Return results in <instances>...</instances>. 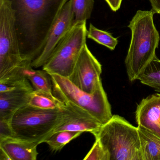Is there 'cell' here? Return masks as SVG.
Segmentation results:
<instances>
[{"label":"cell","instance_id":"obj_1","mask_svg":"<svg viewBox=\"0 0 160 160\" xmlns=\"http://www.w3.org/2000/svg\"><path fill=\"white\" fill-rule=\"evenodd\" d=\"M14 10L21 56L32 62L42 53L51 26L69 0H9Z\"/></svg>","mask_w":160,"mask_h":160},{"label":"cell","instance_id":"obj_2","mask_svg":"<svg viewBox=\"0 0 160 160\" xmlns=\"http://www.w3.org/2000/svg\"><path fill=\"white\" fill-rule=\"evenodd\" d=\"M63 109H42L28 104L18 109L10 122L12 136L40 144L55 129L82 108L71 102Z\"/></svg>","mask_w":160,"mask_h":160},{"label":"cell","instance_id":"obj_3","mask_svg":"<svg viewBox=\"0 0 160 160\" xmlns=\"http://www.w3.org/2000/svg\"><path fill=\"white\" fill-rule=\"evenodd\" d=\"M154 14L152 10H138L128 26L132 32V38L125 64L130 82L137 80L156 57L160 37L153 23Z\"/></svg>","mask_w":160,"mask_h":160},{"label":"cell","instance_id":"obj_4","mask_svg":"<svg viewBox=\"0 0 160 160\" xmlns=\"http://www.w3.org/2000/svg\"><path fill=\"white\" fill-rule=\"evenodd\" d=\"M91 133L107 152L110 160H142L138 127L121 116L113 115Z\"/></svg>","mask_w":160,"mask_h":160},{"label":"cell","instance_id":"obj_5","mask_svg":"<svg viewBox=\"0 0 160 160\" xmlns=\"http://www.w3.org/2000/svg\"><path fill=\"white\" fill-rule=\"evenodd\" d=\"M53 94L63 102H71L88 112L102 124L112 118L111 107L102 84L93 92L83 91L68 78L57 74L50 75Z\"/></svg>","mask_w":160,"mask_h":160},{"label":"cell","instance_id":"obj_6","mask_svg":"<svg viewBox=\"0 0 160 160\" xmlns=\"http://www.w3.org/2000/svg\"><path fill=\"white\" fill-rule=\"evenodd\" d=\"M88 31L87 21L74 23L42 66L43 70L49 75L57 74L68 78L87 44Z\"/></svg>","mask_w":160,"mask_h":160},{"label":"cell","instance_id":"obj_7","mask_svg":"<svg viewBox=\"0 0 160 160\" xmlns=\"http://www.w3.org/2000/svg\"><path fill=\"white\" fill-rule=\"evenodd\" d=\"M23 61L14 12L9 0H0V78L19 67Z\"/></svg>","mask_w":160,"mask_h":160},{"label":"cell","instance_id":"obj_8","mask_svg":"<svg viewBox=\"0 0 160 160\" xmlns=\"http://www.w3.org/2000/svg\"><path fill=\"white\" fill-rule=\"evenodd\" d=\"M102 65L86 44L68 78L83 91L92 93L102 84Z\"/></svg>","mask_w":160,"mask_h":160},{"label":"cell","instance_id":"obj_9","mask_svg":"<svg viewBox=\"0 0 160 160\" xmlns=\"http://www.w3.org/2000/svg\"><path fill=\"white\" fill-rule=\"evenodd\" d=\"M74 18L72 0H69L51 26L42 53L32 62V67L38 68L44 65L57 45L73 25Z\"/></svg>","mask_w":160,"mask_h":160},{"label":"cell","instance_id":"obj_10","mask_svg":"<svg viewBox=\"0 0 160 160\" xmlns=\"http://www.w3.org/2000/svg\"><path fill=\"white\" fill-rule=\"evenodd\" d=\"M138 126L160 137V93H154L141 100L135 111Z\"/></svg>","mask_w":160,"mask_h":160},{"label":"cell","instance_id":"obj_11","mask_svg":"<svg viewBox=\"0 0 160 160\" xmlns=\"http://www.w3.org/2000/svg\"><path fill=\"white\" fill-rule=\"evenodd\" d=\"M37 142L23 140L13 136L0 138V159L36 160L38 155Z\"/></svg>","mask_w":160,"mask_h":160},{"label":"cell","instance_id":"obj_12","mask_svg":"<svg viewBox=\"0 0 160 160\" xmlns=\"http://www.w3.org/2000/svg\"><path fill=\"white\" fill-rule=\"evenodd\" d=\"M32 88H21L0 92V121L10 122L14 114L20 108L29 104Z\"/></svg>","mask_w":160,"mask_h":160},{"label":"cell","instance_id":"obj_13","mask_svg":"<svg viewBox=\"0 0 160 160\" xmlns=\"http://www.w3.org/2000/svg\"><path fill=\"white\" fill-rule=\"evenodd\" d=\"M102 124L88 112L82 109L79 113L57 127L53 133L60 131L88 132H92Z\"/></svg>","mask_w":160,"mask_h":160},{"label":"cell","instance_id":"obj_14","mask_svg":"<svg viewBox=\"0 0 160 160\" xmlns=\"http://www.w3.org/2000/svg\"><path fill=\"white\" fill-rule=\"evenodd\" d=\"M138 127L142 160H160V137L142 126Z\"/></svg>","mask_w":160,"mask_h":160},{"label":"cell","instance_id":"obj_15","mask_svg":"<svg viewBox=\"0 0 160 160\" xmlns=\"http://www.w3.org/2000/svg\"><path fill=\"white\" fill-rule=\"evenodd\" d=\"M29 105L42 109H63L67 107L66 104L54 94L34 90L32 93Z\"/></svg>","mask_w":160,"mask_h":160},{"label":"cell","instance_id":"obj_16","mask_svg":"<svg viewBox=\"0 0 160 160\" xmlns=\"http://www.w3.org/2000/svg\"><path fill=\"white\" fill-rule=\"evenodd\" d=\"M138 80L160 92V60L157 57L149 63Z\"/></svg>","mask_w":160,"mask_h":160},{"label":"cell","instance_id":"obj_17","mask_svg":"<svg viewBox=\"0 0 160 160\" xmlns=\"http://www.w3.org/2000/svg\"><path fill=\"white\" fill-rule=\"evenodd\" d=\"M28 78L34 90L53 94V86L50 75L44 70H34L32 66L28 70Z\"/></svg>","mask_w":160,"mask_h":160},{"label":"cell","instance_id":"obj_18","mask_svg":"<svg viewBox=\"0 0 160 160\" xmlns=\"http://www.w3.org/2000/svg\"><path fill=\"white\" fill-rule=\"evenodd\" d=\"M83 133V132L64 131L54 133L44 141L50 149L53 152L61 150L68 143L77 138Z\"/></svg>","mask_w":160,"mask_h":160},{"label":"cell","instance_id":"obj_19","mask_svg":"<svg viewBox=\"0 0 160 160\" xmlns=\"http://www.w3.org/2000/svg\"><path fill=\"white\" fill-rule=\"evenodd\" d=\"M87 37L111 50L115 49L118 42V39L113 37L111 33L99 29L92 24H90Z\"/></svg>","mask_w":160,"mask_h":160},{"label":"cell","instance_id":"obj_20","mask_svg":"<svg viewBox=\"0 0 160 160\" xmlns=\"http://www.w3.org/2000/svg\"><path fill=\"white\" fill-rule=\"evenodd\" d=\"M74 13V23L87 21L91 16L94 8V0H72Z\"/></svg>","mask_w":160,"mask_h":160},{"label":"cell","instance_id":"obj_21","mask_svg":"<svg viewBox=\"0 0 160 160\" xmlns=\"http://www.w3.org/2000/svg\"><path fill=\"white\" fill-rule=\"evenodd\" d=\"M85 160H110L109 154L105 150L101 142L95 139L90 150L84 158Z\"/></svg>","mask_w":160,"mask_h":160},{"label":"cell","instance_id":"obj_22","mask_svg":"<svg viewBox=\"0 0 160 160\" xmlns=\"http://www.w3.org/2000/svg\"><path fill=\"white\" fill-rule=\"evenodd\" d=\"M111 10L116 12L120 8L122 0H105Z\"/></svg>","mask_w":160,"mask_h":160},{"label":"cell","instance_id":"obj_23","mask_svg":"<svg viewBox=\"0 0 160 160\" xmlns=\"http://www.w3.org/2000/svg\"><path fill=\"white\" fill-rule=\"evenodd\" d=\"M154 13L160 14V0H149Z\"/></svg>","mask_w":160,"mask_h":160}]
</instances>
